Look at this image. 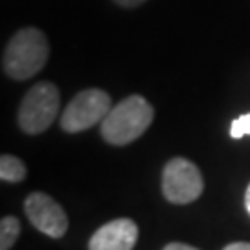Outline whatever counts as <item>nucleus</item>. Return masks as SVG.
<instances>
[{"instance_id":"nucleus-8","label":"nucleus","mask_w":250,"mask_h":250,"mask_svg":"<svg viewBox=\"0 0 250 250\" xmlns=\"http://www.w3.org/2000/svg\"><path fill=\"white\" fill-rule=\"evenodd\" d=\"M24 178H26V165L22 163V160H19L17 156H11V154H2L0 156V180L17 184Z\"/></svg>"},{"instance_id":"nucleus-3","label":"nucleus","mask_w":250,"mask_h":250,"mask_svg":"<svg viewBox=\"0 0 250 250\" xmlns=\"http://www.w3.org/2000/svg\"><path fill=\"white\" fill-rule=\"evenodd\" d=\"M60 111V91L50 82H39L19 106V126L28 135L43 134Z\"/></svg>"},{"instance_id":"nucleus-6","label":"nucleus","mask_w":250,"mask_h":250,"mask_svg":"<svg viewBox=\"0 0 250 250\" xmlns=\"http://www.w3.org/2000/svg\"><path fill=\"white\" fill-rule=\"evenodd\" d=\"M24 213L32 226L52 239H60L67 233L69 219L65 209L46 193H30L24 200Z\"/></svg>"},{"instance_id":"nucleus-12","label":"nucleus","mask_w":250,"mask_h":250,"mask_svg":"<svg viewBox=\"0 0 250 250\" xmlns=\"http://www.w3.org/2000/svg\"><path fill=\"white\" fill-rule=\"evenodd\" d=\"M223 250H250V243H245V241L230 243V245H226Z\"/></svg>"},{"instance_id":"nucleus-9","label":"nucleus","mask_w":250,"mask_h":250,"mask_svg":"<svg viewBox=\"0 0 250 250\" xmlns=\"http://www.w3.org/2000/svg\"><path fill=\"white\" fill-rule=\"evenodd\" d=\"M21 235V223L17 217L6 215L0 221V250H9Z\"/></svg>"},{"instance_id":"nucleus-11","label":"nucleus","mask_w":250,"mask_h":250,"mask_svg":"<svg viewBox=\"0 0 250 250\" xmlns=\"http://www.w3.org/2000/svg\"><path fill=\"white\" fill-rule=\"evenodd\" d=\"M163 250H198L195 247H191V245H186V243H169V245H165Z\"/></svg>"},{"instance_id":"nucleus-14","label":"nucleus","mask_w":250,"mask_h":250,"mask_svg":"<svg viewBox=\"0 0 250 250\" xmlns=\"http://www.w3.org/2000/svg\"><path fill=\"white\" fill-rule=\"evenodd\" d=\"M245 208H247V211L250 215V186L247 188V193H245Z\"/></svg>"},{"instance_id":"nucleus-4","label":"nucleus","mask_w":250,"mask_h":250,"mask_svg":"<svg viewBox=\"0 0 250 250\" xmlns=\"http://www.w3.org/2000/svg\"><path fill=\"white\" fill-rule=\"evenodd\" d=\"M161 191L170 204H191L204 191L202 172L193 161L172 158L161 172Z\"/></svg>"},{"instance_id":"nucleus-5","label":"nucleus","mask_w":250,"mask_h":250,"mask_svg":"<svg viewBox=\"0 0 250 250\" xmlns=\"http://www.w3.org/2000/svg\"><path fill=\"white\" fill-rule=\"evenodd\" d=\"M111 109V99L102 89L80 91L67 104L60 125L67 134H78L102 123Z\"/></svg>"},{"instance_id":"nucleus-13","label":"nucleus","mask_w":250,"mask_h":250,"mask_svg":"<svg viewBox=\"0 0 250 250\" xmlns=\"http://www.w3.org/2000/svg\"><path fill=\"white\" fill-rule=\"evenodd\" d=\"M115 4L119 6H123V8H135V6H139V4H143L146 0H113Z\"/></svg>"},{"instance_id":"nucleus-2","label":"nucleus","mask_w":250,"mask_h":250,"mask_svg":"<svg viewBox=\"0 0 250 250\" xmlns=\"http://www.w3.org/2000/svg\"><path fill=\"white\" fill-rule=\"evenodd\" d=\"M50 46L37 28H22L9 39L2 56V69L13 80H28L45 67Z\"/></svg>"},{"instance_id":"nucleus-7","label":"nucleus","mask_w":250,"mask_h":250,"mask_svg":"<svg viewBox=\"0 0 250 250\" xmlns=\"http://www.w3.org/2000/svg\"><path fill=\"white\" fill-rule=\"evenodd\" d=\"M139 228L132 219H115L91 235L89 250H134Z\"/></svg>"},{"instance_id":"nucleus-10","label":"nucleus","mask_w":250,"mask_h":250,"mask_svg":"<svg viewBox=\"0 0 250 250\" xmlns=\"http://www.w3.org/2000/svg\"><path fill=\"white\" fill-rule=\"evenodd\" d=\"M245 135H250V113L237 117L230 126V137L241 139Z\"/></svg>"},{"instance_id":"nucleus-1","label":"nucleus","mask_w":250,"mask_h":250,"mask_svg":"<svg viewBox=\"0 0 250 250\" xmlns=\"http://www.w3.org/2000/svg\"><path fill=\"white\" fill-rule=\"evenodd\" d=\"M154 121V107L141 95H130L109 109L100 123L104 141L113 146H125L139 139Z\"/></svg>"}]
</instances>
